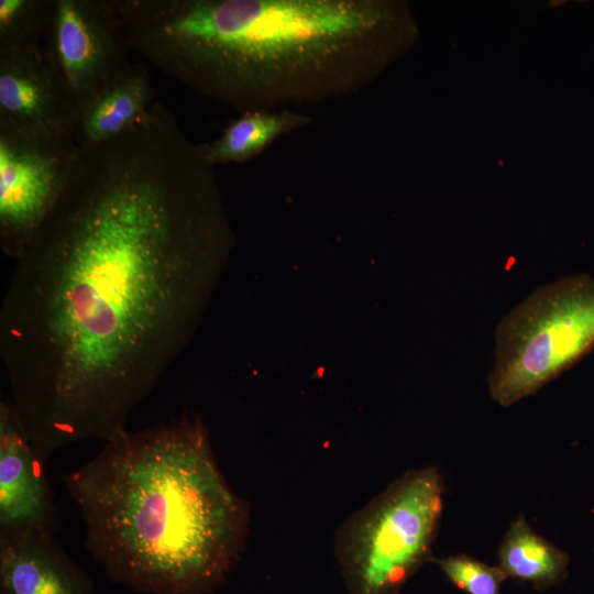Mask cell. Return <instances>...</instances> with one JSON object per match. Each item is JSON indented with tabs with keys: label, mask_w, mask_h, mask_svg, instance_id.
Instances as JSON below:
<instances>
[{
	"label": "cell",
	"mask_w": 594,
	"mask_h": 594,
	"mask_svg": "<svg viewBox=\"0 0 594 594\" xmlns=\"http://www.w3.org/2000/svg\"><path fill=\"white\" fill-rule=\"evenodd\" d=\"M312 117L289 109L252 111L231 121L219 138L198 143L202 160L210 166L245 163L261 154L279 136L304 129Z\"/></svg>",
	"instance_id": "cell-12"
},
{
	"label": "cell",
	"mask_w": 594,
	"mask_h": 594,
	"mask_svg": "<svg viewBox=\"0 0 594 594\" xmlns=\"http://www.w3.org/2000/svg\"><path fill=\"white\" fill-rule=\"evenodd\" d=\"M231 244L215 167L164 105L80 148L0 310L11 404L43 462L127 429L189 340Z\"/></svg>",
	"instance_id": "cell-1"
},
{
	"label": "cell",
	"mask_w": 594,
	"mask_h": 594,
	"mask_svg": "<svg viewBox=\"0 0 594 594\" xmlns=\"http://www.w3.org/2000/svg\"><path fill=\"white\" fill-rule=\"evenodd\" d=\"M594 350V277L579 273L535 289L498 322L491 397L509 407Z\"/></svg>",
	"instance_id": "cell-5"
},
{
	"label": "cell",
	"mask_w": 594,
	"mask_h": 594,
	"mask_svg": "<svg viewBox=\"0 0 594 594\" xmlns=\"http://www.w3.org/2000/svg\"><path fill=\"white\" fill-rule=\"evenodd\" d=\"M448 580L468 594H502L507 579L502 569L488 565L466 554L433 559Z\"/></svg>",
	"instance_id": "cell-15"
},
{
	"label": "cell",
	"mask_w": 594,
	"mask_h": 594,
	"mask_svg": "<svg viewBox=\"0 0 594 594\" xmlns=\"http://www.w3.org/2000/svg\"><path fill=\"white\" fill-rule=\"evenodd\" d=\"M90 556L141 594H209L240 560L250 507L198 417L127 429L64 476Z\"/></svg>",
	"instance_id": "cell-3"
},
{
	"label": "cell",
	"mask_w": 594,
	"mask_h": 594,
	"mask_svg": "<svg viewBox=\"0 0 594 594\" xmlns=\"http://www.w3.org/2000/svg\"><path fill=\"white\" fill-rule=\"evenodd\" d=\"M41 46L70 121L92 94L132 64L116 0H50Z\"/></svg>",
	"instance_id": "cell-7"
},
{
	"label": "cell",
	"mask_w": 594,
	"mask_h": 594,
	"mask_svg": "<svg viewBox=\"0 0 594 594\" xmlns=\"http://www.w3.org/2000/svg\"><path fill=\"white\" fill-rule=\"evenodd\" d=\"M0 122L70 131V113L42 46L0 52Z\"/></svg>",
	"instance_id": "cell-10"
},
{
	"label": "cell",
	"mask_w": 594,
	"mask_h": 594,
	"mask_svg": "<svg viewBox=\"0 0 594 594\" xmlns=\"http://www.w3.org/2000/svg\"><path fill=\"white\" fill-rule=\"evenodd\" d=\"M443 493L436 466L409 470L341 526L334 551L350 594H399L433 561Z\"/></svg>",
	"instance_id": "cell-4"
},
{
	"label": "cell",
	"mask_w": 594,
	"mask_h": 594,
	"mask_svg": "<svg viewBox=\"0 0 594 594\" xmlns=\"http://www.w3.org/2000/svg\"><path fill=\"white\" fill-rule=\"evenodd\" d=\"M44 468L11 402L1 400L0 531H57L58 508Z\"/></svg>",
	"instance_id": "cell-8"
},
{
	"label": "cell",
	"mask_w": 594,
	"mask_h": 594,
	"mask_svg": "<svg viewBox=\"0 0 594 594\" xmlns=\"http://www.w3.org/2000/svg\"><path fill=\"white\" fill-rule=\"evenodd\" d=\"M497 557L506 578L537 590L557 585L568 575L569 554L537 534L522 516L510 524Z\"/></svg>",
	"instance_id": "cell-13"
},
{
	"label": "cell",
	"mask_w": 594,
	"mask_h": 594,
	"mask_svg": "<svg viewBox=\"0 0 594 594\" xmlns=\"http://www.w3.org/2000/svg\"><path fill=\"white\" fill-rule=\"evenodd\" d=\"M50 0H0V52L41 45Z\"/></svg>",
	"instance_id": "cell-14"
},
{
	"label": "cell",
	"mask_w": 594,
	"mask_h": 594,
	"mask_svg": "<svg viewBox=\"0 0 594 594\" xmlns=\"http://www.w3.org/2000/svg\"><path fill=\"white\" fill-rule=\"evenodd\" d=\"M131 47L241 114L360 91L414 33L382 0H116Z\"/></svg>",
	"instance_id": "cell-2"
},
{
	"label": "cell",
	"mask_w": 594,
	"mask_h": 594,
	"mask_svg": "<svg viewBox=\"0 0 594 594\" xmlns=\"http://www.w3.org/2000/svg\"><path fill=\"white\" fill-rule=\"evenodd\" d=\"M148 68L132 63L92 94L73 114L70 133L86 148L128 131L154 103Z\"/></svg>",
	"instance_id": "cell-11"
},
{
	"label": "cell",
	"mask_w": 594,
	"mask_h": 594,
	"mask_svg": "<svg viewBox=\"0 0 594 594\" xmlns=\"http://www.w3.org/2000/svg\"><path fill=\"white\" fill-rule=\"evenodd\" d=\"M80 148L69 130L0 122V246L15 261L64 194Z\"/></svg>",
	"instance_id": "cell-6"
},
{
	"label": "cell",
	"mask_w": 594,
	"mask_h": 594,
	"mask_svg": "<svg viewBox=\"0 0 594 594\" xmlns=\"http://www.w3.org/2000/svg\"><path fill=\"white\" fill-rule=\"evenodd\" d=\"M0 594H95L55 534L0 531Z\"/></svg>",
	"instance_id": "cell-9"
}]
</instances>
